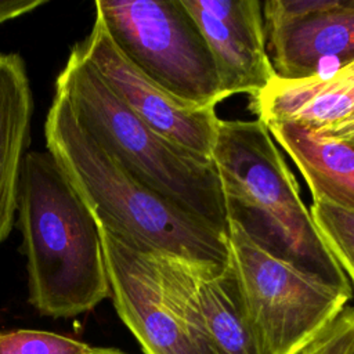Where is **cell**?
<instances>
[{
    "mask_svg": "<svg viewBox=\"0 0 354 354\" xmlns=\"http://www.w3.org/2000/svg\"><path fill=\"white\" fill-rule=\"evenodd\" d=\"M310 213L326 248L354 285V212L313 202Z\"/></svg>",
    "mask_w": 354,
    "mask_h": 354,
    "instance_id": "9a60e30c",
    "label": "cell"
},
{
    "mask_svg": "<svg viewBox=\"0 0 354 354\" xmlns=\"http://www.w3.org/2000/svg\"><path fill=\"white\" fill-rule=\"evenodd\" d=\"M212 159L228 221L236 223L270 254L336 288L353 290L264 122L220 119Z\"/></svg>",
    "mask_w": 354,
    "mask_h": 354,
    "instance_id": "3957f363",
    "label": "cell"
},
{
    "mask_svg": "<svg viewBox=\"0 0 354 354\" xmlns=\"http://www.w3.org/2000/svg\"><path fill=\"white\" fill-rule=\"evenodd\" d=\"M230 263L266 354H300L348 306L336 288L257 246L228 221Z\"/></svg>",
    "mask_w": 354,
    "mask_h": 354,
    "instance_id": "8992f818",
    "label": "cell"
},
{
    "mask_svg": "<svg viewBox=\"0 0 354 354\" xmlns=\"http://www.w3.org/2000/svg\"><path fill=\"white\" fill-rule=\"evenodd\" d=\"M47 152L86 203L98 228L148 253L225 266L228 238L136 180L54 93L44 122Z\"/></svg>",
    "mask_w": 354,
    "mask_h": 354,
    "instance_id": "6da1fadb",
    "label": "cell"
},
{
    "mask_svg": "<svg viewBox=\"0 0 354 354\" xmlns=\"http://www.w3.org/2000/svg\"><path fill=\"white\" fill-rule=\"evenodd\" d=\"M32 115L33 94L25 61L17 53L0 51V245L15 223Z\"/></svg>",
    "mask_w": 354,
    "mask_h": 354,
    "instance_id": "7c38bea8",
    "label": "cell"
},
{
    "mask_svg": "<svg viewBox=\"0 0 354 354\" xmlns=\"http://www.w3.org/2000/svg\"><path fill=\"white\" fill-rule=\"evenodd\" d=\"M318 134L333 137L346 142H350L354 145V112L346 116L344 119L339 120L337 123H333L330 126L314 130Z\"/></svg>",
    "mask_w": 354,
    "mask_h": 354,
    "instance_id": "ffe728a7",
    "label": "cell"
},
{
    "mask_svg": "<svg viewBox=\"0 0 354 354\" xmlns=\"http://www.w3.org/2000/svg\"><path fill=\"white\" fill-rule=\"evenodd\" d=\"M300 354H354V306H346Z\"/></svg>",
    "mask_w": 354,
    "mask_h": 354,
    "instance_id": "e0dca14e",
    "label": "cell"
},
{
    "mask_svg": "<svg viewBox=\"0 0 354 354\" xmlns=\"http://www.w3.org/2000/svg\"><path fill=\"white\" fill-rule=\"evenodd\" d=\"M111 37L151 80L201 106L221 102L213 55L181 0H97Z\"/></svg>",
    "mask_w": 354,
    "mask_h": 354,
    "instance_id": "52a82bcc",
    "label": "cell"
},
{
    "mask_svg": "<svg viewBox=\"0 0 354 354\" xmlns=\"http://www.w3.org/2000/svg\"><path fill=\"white\" fill-rule=\"evenodd\" d=\"M216 62L223 98L254 97L275 76L257 0H181Z\"/></svg>",
    "mask_w": 354,
    "mask_h": 354,
    "instance_id": "9c48e42d",
    "label": "cell"
},
{
    "mask_svg": "<svg viewBox=\"0 0 354 354\" xmlns=\"http://www.w3.org/2000/svg\"><path fill=\"white\" fill-rule=\"evenodd\" d=\"M100 230L113 307L145 354H217L195 297L191 261L141 252Z\"/></svg>",
    "mask_w": 354,
    "mask_h": 354,
    "instance_id": "5b68a950",
    "label": "cell"
},
{
    "mask_svg": "<svg viewBox=\"0 0 354 354\" xmlns=\"http://www.w3.org/2000/svg\"><path fill=\"white\" fill-rule=\"evenodd\" d=\"M90 354H127V353L120 351L118 348H111V347H93V351Z\"/></svg>",
    "mask_w": 354,
    "mask_h": 354,
    "instance_id": "44dd1931",
    "label": "cell"
},
{
    "mask_svg": "<svg viewBox=\"0 0 354 354\" xmlns=\"http://www.w3.org/2000/svg\"><path fill=\"white\" fill-rule=\"evenodd\" d=\"M17 214L29 303L41 315L76 317L111 297L98 225L47 151L26 152Z\"/></svg>",
    "mask_w": 354,
    "mask_h": 354,
    "instance_id": "7a4b0ae2",
    "label": "cell"
},
{
    "mask_svg": "<svg viewBox=\"0 0 354 354\" xmlns=\"http://www.w3.org/2000/svg\"><path fill=\"white\" fill-rule=\"evenodd\" d=\"M79 123L140 183L228 235L220 177L212 158L177 145L142 122L73 46L57 76Z\"/></svg>",
    "mask_w": 354,
    "mask_h": 354,
    "instance_id": "277c9868",
    "label": "cell"
},
{
    "mask_svg": "<svg viewBox=\"0 0 354 354\" xmlns=\"http://www.w3.org/2000/svg\"><path fill=\"white\" fill-rule=\"evenodd\" d=\"M267 127L304 177L313 202L354 212L353 144L318 134L295 122H277Z\"/></svg>",
    "mask_w": 354,
    "mask_h": 354,
    "instance_id": "4fadbf2b",
    "label": "cell"
},
{
    "mask_svg": "<svg viewBox=\"0 0 354 354\" xmlns=\"http://www.w3.org/2000/svg\"><path fill=\"white\" fill-rule=\"evenodd\" d=\"M277 77L301 80L318 76L326 62L339 66L354 59V8L339 0L333 8L307 15L266 35Z\"/></svg>",
    "mask_w": 354,
    "mask_h": 354,
    "instance_id": "30bf717a",
    "label": "cell"
},
{
    "mask_svg": "<svg viewBox=\"0 0 354 354\" xmlns=\"http://www.w3.org/2000/svg\"><path fill=\"white\" fill-rule=\"evenodd\" d=\"M75 47L152 130L191 152L212 158L220 122L216 106L183 101L144 75L116 46L97 11L90 33Z\"/></svg>",
    "mask_w": 354,
    "mask_h": 354,
    "instance_id": "ba28073f",
    "label": "cell"
},
{
    "mask_svg": "<svg viewBox=\"0 0 354 354\" xmlns=\"http://www.w3.org/2000/svg\"><path fill=\"white\" fill-rule=\"evenodd\" d=\"M252 112L266 124L295 122L318 130L354 112V59L301 80H272L252 97Z\"/></svg>",
    "mask_w": 354,
    "mask_h": 354,
    "instance_id": "8fae6325",
    "label": "cell"
},
{
    "mask_svg": "<svg viewBox=\"0 0 354 354\" xmlns=\"http://www.w3.org/2000/svg\"><path fill=\"white\" fill-rule=\"evenodd\" d=\"M43 0H0V25L44 6Z\"/></svg>",
    "mask_w": 354,
    "mask_h": 354,
    "instance_id": "d6986e66",
    "label": "cell"
},
{
    "mask_svg": "<svg viewBox=\"0 0 354 354\" xmlns=\"http://www.w3.org/2000/svg\"><path fill=\"white\" fill-rule=\"evenodd\" d=\"M198 307L217 354H266L231 263L191 261Z\"/></svg>",
    "mask_w": 354,
    "mask_h": 354,
    "instance_id": "5bb4252c",
    "label": "cell"
},
{
    "mask_svg": "<svg viewBox=\"0 0 354 354\" xmlns=\"http://www.w3.org/2000/svg\"><path fill=\"white\" fill-rule=\"evenodd\" d=\"M339 0H268L261 3L266 35L307 15L333 8Z\"/></svg>",
    "mask_w": 354,
    "mask_h": 354,
    "instance_id": "ac0fdd59",
    "label": "cell"
},
{
    "mask_svg": "<svg viewBox=\"0 0 354 354\" xmlns=\"http://www.w3.org/2000/svg\"><path fill=\"white\" fill-rule=\"evenodd\" d=\"M93 346L36 329L0 330V354H90Z\"/></svg>",
    "mask_w": 354,
    "mask_h": 354,
    "instance_id": "2e32d148",
    "label": "cell"
}]
</instances>
